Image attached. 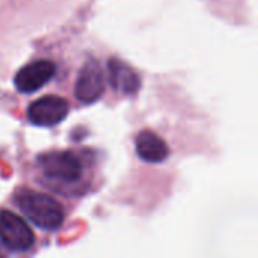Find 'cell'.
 I'll list each match as a JSON object with an SVG mask.
<instances>
[{
  "instance_id": "obj_4",
  "label": "cell",
  "mask_w": 258,
  "mask_h": 258,
  "mask_svg": "<svg viewBox=\"0 0 258 258\" xmlns=\"http://www.w3.org/2000/svg\"><path fill=\"white\" fill-rule=\"evenodd\" d=\"M70 112V103L59 95H44L27 107V119L41 127H51L62 122Z\"/></svg>"
},
{
  "instance_id": "obj_1",
  "label": "cell",
  "mask_w": 258,
  "mask_h": 258,
  "mask_svg": "<svg viewBox=\"0 0 258 258\" xmlns=\"http://www.w3.org/2000/svg\"><path fill=\"white\" fill-rule=\"evenodd\" d=\"M39 181L59 195H79L88 184V165L71 150H53L36 157Z\"/></svg>"
},
{
  "instance_id": "obj_6",
  "label": "cell",
  "mask_w": 258,
  "mask_h": 258,
  "mask_svg": "<svg viewBox=\"0 0 258 258\" xmlns=\"http://www.w3.org/2000/svg\"><path fill=\"white\" fill-rule=\"evenodd\" d=\"M56 76V63L50 59H39L24 65L14 77V85L21 94H33L45 86Z\"/></svg>"
},
{
  "instance_id": "obj_7",
  "label": "cell",
  "mask_w": 258,
  "mask_h": 258,
  "mask_svg": "<svg viewBox=\"0 0 258 258\" xmlns=\"http://www.w3.org/2000/svg\"><path fill=\"white\" fill-rule=\"evenodd\" d=\"M135 147H136V154L148 163L165 162L169 156L168 144L151 130H142L136 136Z\"/></svg>"
},
{
  "instance_id": "obj_3",
  "label": "cell",
  "mask_w": 258,
  "mask_h": 258,
  "mask_svg": "<svg viewBox=\"0 0 258 258\" xmlns=\"http://www.w3.org/2000/svg\"><path fill=\"white\" fill-rule=\"evenodd\" d=\"M0 245L11 254L27 252L35 245V234L23 218L9 210L0 212Z\"/></svg>"
},
{
  "instance_id": "obj_5",
  "label": "cell",
  "mask_w": 258,
  "mask_h": 258,
  "mask_svg": "<svg viewBox=\"0 0 258 258\" xmlns=\"http://www.w3.org/2000/svg\"><path fill=\"white\" fill-rule=\"evenodd\" d=\"M104 91V80L101 65L97 59L89 57L80 68L74 85V95L82 104H91L97 101Z\"/></svg>"
},
{
  "instance_id": "obj_8",
  "label": "cell",
  "mask_w": 258,
  "mask_h": 258,
  "mask_svg": "<svg viewBox=\"0 0 258 258\" xmlns=\"http://www.w3.org/2000/svg\"><path fill=\"white\" fill-rule=\"evenodd\" d=\"M107 70H109L110 86L115 91H121V92L128 94V95L139 91V86H141L139 76L124 62H121L119 59L110 57Z\"/></svg>"
},
{
  "instance_id": "obj_2",
  "label": "cell",
  "mask_w": 258,
  "mask_h": 258,
  "mask_svg": "<svg viewBox=\"0 0 258 258\" xmlns=\"http://www.w3.org/2000/svg\"><path fill=\"white\" fill-rule=\"evenodd\" d=\"M14 203L20 212L38 228L56 231L65 219L62 204L50 195L32 189H20L14 195Z\"/></svg>"
}]
</instances>
